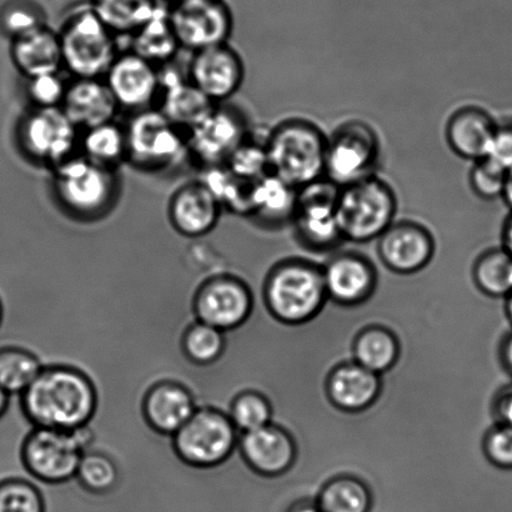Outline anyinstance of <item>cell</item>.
Masks as SVG:
<instances>
[{
  "label": "cell",
  "mask_w": 512,
  "mask_h": 512,
  "mask_svg": "<svg viewBox=\"0 0 512 512\" xmlns=\"http://www.w3.org/2000/svg\"><path fill=\"white\" fill-rule=\"evenodd\" d=\"M130 37H132L130 50L157 67L172 62L175 55L182 49L170 22L169 7H163V5H160L153 17Z\"/></svg>",
  "instance_id": "obj_29"
},
{
  "label": "cell",
  "mask_w": 512,
  "mask_h": 512,
  "mask_svg": "<svg viewBox=\"0 0 512 512\" xmlns=\"http://www.w3.org/2000/svg\"><path fill=\"white\" fill-rule=\"evenodd\" d=\"M398 197L378 175L339 189L338 219L345 242H376L396 222Z\"/></svg>",
  "instance_id": "obj_6"
},
{
  "label": "cell",
  "mask_w": 512,
  "mask_h": 512,
  "mask_svg": "<svg viewBox=\"0 0 512 512\" xmlns=\"http://www.w3.org/2000/svg\"><path fill=\"white\" fill-rule=\"evenodd\" d=\"M12 59L25 78L59 73L63 68L62 48L58 32L47 24L13 39Z\"/></svg>",
  "instance_id": "obj_27"
},
{
  "label": "cell",
  "mask_w": 512,
  "mask_h": 512,
  "mask_svg": "<svg viewBox=\"0 0 512 512\" xmlns=\"http://www.w3.org/2000/svg\"><path fill=\"white\" fill-rule=\"evenodd\" d=\"M376 242L381 263L399 275L424 270L433 261L436 252L433 233L413 220H396Z\"/></svg>",
  "instance_id": "obj_18"
},
{
  "label": "cell",
  "mask_w": 512,
  "mask_h": 512,
  "mask_svg": "<svg viewBox=\"0 0 512 512\" xmlns=\"http://www.w3.org/2000/svg\"><path fill=\"white\" fill-rule=\"evenodd\" d=\"M20 149L30 162L50 170L75 155L80 130L60 108H34L19 122Z\"/></svg>",
  "instance_id": "obj_12"
},
{
  "label": "cell",
  "mask_w": 512,
  "mask_h": 512,
  "mask_svg": "<svg viewBox=\"0 0 512 512\" xmlns=\"http://www.w3.org/2000/svg\"><path fill=\"white\" fill-rule=\"evenodd\" d=\"M238 449L245 464L264 478L288 473L298 458L293 435L274 423L240 434Z\"/></svg>",
  "instance_id": "obj_20"
},
{
  "label": "cell",
  "mask_w": 512,
  "mask_h": 512,
  "mask_svg": "<svg viewBox=\"0 0 512 512\" xmlns=\"http://www.w3.org/2000/svg\"><path fill=\"white\" fill-rule=\"evenodd\" d=\"M58 35L63 68L74 78H104L118 57L115 34L90 3L70 10Z\"/></svg>",
  "instance_id": "obj_5"
},
{
  "label": "cell",
  "mask_w": 512,
  "mask_h": 512,
  "mask_svg": "<svg viewBox=\"0 0 512 512\" xmlns=\"http://www.w3.org/2000/svg\"><path fill=\"white\" fill-rule=\"evenodd\" d=\"M60 109L80 133L113 122L119 112L104 78H74L68 83Z\"/></svg>",
  "instance_id": "obj_22"
},
{
  "label": "cell",
  "mask_w": 512,
  "mask_h": 512,
  "mask_svg": "<svg viewBox=\"0 0 512 512\" xmlns=\"http://www.w3.org/2000/svg\"><path fill=\"white\" fill-rule=\"evenodd\" d=\"M326 294L343 306L364 304L373 296L378 273L373 263L358 253H336L323 266Z\"/></svg>",
  "instance_id": "obj_21"
},
{
  "label": "cell",
  "mask_w": 512,
  "mask_h": 512,
  "mask_svg": "<svg viewBox=\"0 0 512 512\" xmlns=\"http://www.w3.org/2000/svg\"><path fill=\"white\" fill-rule=\"evenodd\" d=\"M227 167L245 182L255 183L270 173L268 153H266L265 140L260 142L252 138L244 140L238 149L230 155Z\"/></svg>",
  "instance_id": "obj_40"
},
{
  "label": "cell",
  "mask_w": 512,
  "mask_h": 512,
  "mask_svg": "<svg viewBox=\"0 0 512 512\" xmlns=\"http://www.w3.org/2000/svg\"><path fill=\"white\" fill-rule=\"evenodd\" d=\"M501 248L512 256V212L505 219L503 230H501Z\"/></svg>",
  "instance_id": "obj_49"
},
{
  "label": "cell",
  "mask_w": 512,
  "mask_h": 512,
  "mask_svg": "<svg viewBox=\"0 0 512 512\" xmlns=\"http://www.w3.org/2000/svg\"><path fill=\"white\" fill-rule=\"evenodd\" d=\"M289 512H323L319 509L318 504L314 503H299L294 506Z\"/></svg>",
  "instance_id": "obj_52"
},
{
  "label": "cell",
  "mask_w": 512,
  "mask_h": 512,
  "mask_svg": "<svg viewBox=\"0 0 512 512\" xmlns=\"http://www.w3.org/2000/svg\"><path fill=\"white\" fill-rule=\"evenodd\" d=\"M264 300L269 313L280 323H309L329 300L323 266L304 259L280 261L266 276Z\"/></svg>",
  "instance_id": "obj_4"
},
{
  "label": "cell",
  "mask_w": 512,
  "mask_h": 512,
  "mask_svg": "<svg viewBox=\"0 0 512 512\" xmlns=\"http://www.w3.org/2000/svg\"><path fill=\"white\" fill-rule=\"evenodd\" d=\"M142 409L150 429L172 438L188 423L198 406L188 388L177 381L165 380L147 391Z\"/></svg>",
  "instance_id": "obj_23"
},
{
  "label": "cell",
  "mask_w": 512,
  "mask_h": 512,
  "mask_svg": "<svg viewBox=\"0 0 512 512\" xmlns=\"http://www.w3.org/2000/svg\"><path fill=\"white\" fill-rule=\"evenodd\" d=\"M43 368L33 351L17 345L0 346V386L10 396L22 395Z\"/></svg>",
  "instance_id": "obj_35"
},
{
  "label": "cell",
  "mask_w": 512,
  "mask_h": 512,
  "mask_svg": "<svg viewBox=\"0 0 512 512\" xmlns=\"http://www.w3.org/2000/svg\"><path fill=\"white\" fill-rule=\"evenodd\" d=\"M506 173L503 168L485 158L473 163L469 172L471 192L485 202L503 197Z\"/></svg>",
  "instance_id": "obj_42"
},
{
  "label": "cell",
  "mask_w": 512,
  "mask_h": 512,
  "mask_svg": "<svg viewBox=\"0 0 512 512\" xmlns=\"http://www.w3.org/2000/svg\"><path fill=\"white\" fill-rule=\"evenodd\" d=\"M383 389L380 375L349 361L336 366L326 379V395L331 405L349 414H359L376 403Z\"/></svg>",
  "instance_id": "obj_24"
},
{
  "label": "cell",
  "mask_w": 512,
  "mask_h": 512,
  "mask_svg": "<svg viewBox=\"0 0 512 512\" xmlns=\"http://www.w3.org/2000/svg\"><path fill=\"white\" fill-rule=\"evenodd\" d=\"M328 137L318 125L305 119H288L265 139L270 173L295 189L325 178Z\"/></svg>",
  "instance_id": "obj_3"
},
{
  "label": "cell",
  "mask_w": 512,
  "mask_h": 512,
  "mask_svg": "<svg viewBox=\"0 0 512 512\" xmlns=\"http://www.w3.org/2000/svg\"><path fill=\"white\" fill-rule=\"evenodd\" d=\"M505 300V314L506 318L510 321V324L512 326V291L511 293L506 296Z\"/></svg>",
  "instance_id": "obj_53"
},
{
  "label": "cell",
  "mask_w": 512,
  "mask_h": 512,
  "mask_svg": "<svg viewBox=\"0 0 512 512\" xmlns=\"http://www.w3.org/2000/svg\"><path fill=\"white\" fill-rule=\"evenodd\" d=\"M239 438L240 433L228 413L204 406L172 436V445L184 464L195 469H213L232 458Z\"/></svg>",
  "instance_id": "obj_9"
},
{
  "label": "cell",
  "mask_w": 512,
  "mask_h": 512,
  "mask_svg": "<svg viewBox=\"0 0 512 512\" xmlns=\"http://www.w3.org/2000/svg\"><path fill=\"white\" fill-rule=\"evenodd\" d=\"M0 512H45L43 495L30 481L4 479L0 481Z\"/></svg>",
  "instance_id": "obj_41"
},
{
  "label": "cell",
  "mask_w": 512,
  "mask_h": 512,
  "mask_svg": "<svg viewBox=\"0 0 512 512\" xmlns=\"http://www.w3.org/2000/svg\"><path fill=\"white\" fill-rule=\"evenodd\" d=\"M225 334L227 333L212 325L197 321L183 335V353L195 365L208 366L217 363L227 349Z\"/></svg>",
  "instance_id": "obj_37"
},
{
  "label": "cell",
  "mask_w": 512,
  "mask_h": 512,
  "mask_svg": "<svg viewBox=\"0 0 512 512\" xmlns=\"http://www.w3.org/2000/svg\"><path fill=\"white\" fill-rule=\"evenodd\" d=\"M68 83L59 73H48L29 78L27 94L34 108H60Z\"/></svg>",
  "instance_id": "obj_43"
},
{
  "label": "cell",
  "mask_w": 512,
  "mask_h": 512,
  "mask_svg": "<svg viewBox=\"0 0 512 512\" xmlns=\"http://www.w3.org/2000/svg\"><path fill=\"white\" fill-rule=\"evenodd\" d=\"M298 192V189L276 175L266 174L253 183L250 218L265 228H280L290 224Z\"/></svg>",
  "instance_id": "obj_28"
},
{
  "label": "cell",
  "mask_w": 512,
  "mask_h": 512,
  "mask_svg": "<svg viewBox=\"0 0 512 512\" xmlns=\"http://www.w3.org/2000/svg\"><path fill=\"white\" fill-rule=\"evenodd\" d=\"M119 109L133 114L154 108L160 97V69L129 50L118 54L104 77Z\"/></svg>",
  "instance_id": "obj_16"
},
{
  "label": "cell",
  "mask_w": 512,
  "mask_h": 512,
  "mask_svg": "<svg viewBox=\"0 0 512 512\" xmlns=\"http://www.w3.org/2000/svg\"><path fill=\"white\" fill-rule=\"evenodd\" d=\"M198 321L229 333L243 326L253 314L252 290L233 275H217L205 281L195 294Z\"/></svg>",
  "instance_id": "obj_15"
},
{
  "label": "cell",
  "mask_w": 512,
  "mask_h": 512,
  "mask_svg": "<svg viewBox=\"0 0 512 512\" xmlns=\"http://www.w3.org/2000/svg\"><path fill=\"white\" fill-rule=\"evenodd\" d=\"M128 162L142 172L162 173L189 155L187 130L157 108L133 114L127 127Z\"/></svg>",
  "instance_id": "obj_8"
},
{
  "label": "cell",
  "mask_w": 512,
  "mask_h": 512,
  "mask_svg": "<svg viewBox=\"0 0 512 512\" xmlns=\"http://www.w3.org/2000/svg\"><path fill=\"white\" fill-rule=\"evenodd\" d=\"M189 155L204 168L224 165L250 137L242 110L227 103L215 105L207 117L188 130Z\"/></svg>",
  "instance_id": "obj_13"
},
{
  "label": "cell",
  "mask_w": 512,
  "mask_h": 512,
  "mask_svg": "<svg viewBox=\"0 0 512 512\" xmlns=\"http://www.w3.org/2000/svg\"><path fill=\"white\" fill-rule=\"evenodd\" d=\"M381 154L379 135L363 120H349L328 137L325 179L343 188L375 175Z\"/></svg>",
  "instance_id": "obj_11"
},
{
  "label": "cell",
  "mask_w": 512,
  "mask_h": 512,
  "mask_svg": "<svg viewBox=\"0 0 512 512\" xmlns=\"http://www.w3.org/2000/svg\"><path fill=\"white\" fill-rule=\"evenodd\" d=\"M188 78L215 104L227 103L242 88L245 65L229 43L193 53Z\"/></svg>",
  "instance_id": "obj_17"
},
{
  "label": "cell",
  "mask_w": 512,
  "mask_h": 512,
  "mask_svg": "<svg viewBox=\"0 0 512 512\" xmlns=\"http://www.w3.org/2000/svg\"><path fill=\"white\" fill-rule=\"evenodd\" d=\"M491 411H493L495 424L512 428V383L503 386L495 394Z\"/></svg>",
  "instance_id": "obj_47"
},
{
  "label": "cell",
  "mask_w": 512,
  "mask_h": 512,
  "mask_svg": "<svg viewBox=\"0 0 512 512\" xmlns=\"http://www.w3.org/2000/svg\"><path fill=\"white\" fill-rule=\"evenodd\" d=\"M316 504L323 512H369L373 495L363 480L340 475L323 486Z\"/></svg>",
  "instance_id": "obj_34"
},
{
  "label": "cell",
  "mask_w": 512,
  "mask_h": 512,
  "mask_svg": "<svg viewBox=\"0 0 512 512\" xmlns=\"http://www.w3.org/2000/svg\"><path fill=\"white\" fill-rule=\"evenodd\" d=\"M339 187L321 179L298 192L290 225L298 243L311 253H330L345 243L338 219Z\"/></svg>",
  "instance_id": "obj_10"
},
{
  "label": "cell",
  "mask_w": 512,
  "mask_h": 512,
  "mask_svg": "<svg viewBox=\"0 0 512 512\" xmlns=\"http://www.w3.org/2000/svg\"><path fill=\"white\" fill-rule=\"evenodd\" d=\"M483 450L489 463L495 468L512 470V428L495 424L484 436Z\"/></svg>",
  "instance_id": "obj_44"
},
{
  "label": "cell",
  "mask_w": 512,
  "mask_h": 512,
  "mask_svg": "<svg viewBox=\"0 0 512 512\" xmlns=\"http://www.w3.org/2000/svg\"><path fill=\"white\" fill-rule=\"evenodd\" d=\"M95 12L112 32L132 35L159 9V0H92Z\"/></svg>",
  "instance_id": "obj_32"
},
{
  "label": "cell",
  "mask_w": 512,
  "mask_h": 512,
  "mask_svg": "<svg viewBox=\"0 0 512 512\" xmlns=\"http://www.w3.org/2000/svg\"><path fill=\"white\" fill-rule=\"evenodd\" d=\"M228 414L240 434L273 423V406L265 395L255 390H245L235 396Z\"/></svg>",
  "instance_id": "obj_39"
},
{
  "label": "cell",
  "mask_w": 512,
  "mask_h": 512,
  "mask_svg": "<svg viewBox=\"0 0 512 512\" xmlns=\"http://www.w3.org/2000/svg\"><path fill=\"white\" fill-rule=\"evenodd\" d=\"M4 304L2 298H0V328H2L3 321H4Z\"/></svg>",
  "instance_id": "obj_54"
},
{
  "label": "cell",
  "mask_w": 512,
  "mask_h": 512,
  "mask_svg": "<svg viewBox=\"0 0 512 512\" xmlns=\"http://www.w3.org/2000/svg\"><path fill=\"white\" fill-rule=\"evenodd\" d=\"M168 7L182 49L195 53L229 43L234 17L225 0H187Z\"/></svg>",
  "instance_id": "obj_14"
},
{
  "label": "cell",
  "mask_w": 512,
  "mask_h": 512,
  "mask_svg": "<svg viewBox=\"0 0 512 512\" xmlns=\"http://www.w3.org/2000/svg\"><path fill=\"white\" fill-rule=\"evenodd\" d=\"M199 179L207 185L223 210L250 218L253 183L237 177L227 165L204 168L203 177Z\"/></svg>",
  "instance_id": "obj_33"
},
{
  "label": "cell",
  "mask_w": 512,
  "mask_h": 512,
  "mask_svg": "<svg viewBox=\"0 0 512 512\" xmlns=\"http://www.w3.org/2000/svg\"><path fill=\"white\" fill-rule=\"evenodd\" d=\"M498 124L483 108L456 110L446 123L445 138L451 152L460 159L475 163L488 157Z\"/></svg>",
  "instance_id": "obj_25"
},
{
  "label": "cell",
  "mask_w": 512,
  "mask_h": 512,
  "mask_svg": "<svg viewBox=\"0 0 512 512\" xmlns=\"http://www.w3.org/2000/svg\"><path fill=\"white\" fill-rule=\"evenodd\" d=\"M20 398L33 428L73 431L89 426L98 409V391L84 371L70 365L44 366Z\"/></svg>",
  "instance_id": "obj_1"
},
{
  "label": "cell",
  "mask_w": 512,
  "mask_h": 512,
  "mask_svg": "<svg viewBox=\"0 0 512 512\" xmlns=\"http://www.w3.org/2000/svg\"><path fill=\"white\" fill-rule=\"evenodd\" d=\"M165 2H167L168 5H174V4H178V3L187 2V0H165Z\"/></svg>",
  "instance_id": "obj_55"
},
{
  "label": "cell",
  "mask_w": 512,
  "mask_h": 512,
  "mask_svg": "<svg viewBox=\"0 0 512 512\" xmlns=\"http://www.w3.org/2000/svg\"><path fill=\"white\" fill-rule=\"evenodd\" d=\"M75 479L88 493L105 495L112 493L120 481V471L110 456L88 450L80 461Z\"/></svg>",
  "instance_id": "obj_38"
},
{
  "label": "cell",
  "mask_w": 512,
  "mask_h": 512,
  "mask_svg": "<svg viewBox=\"0 0 512 512\" xmlns=\"http://www.w3.org/2000/svg\"><path fill=\"white\" fill-rule=\"evenodd\" d=\"M501 200H503L506 207H508L510 212H512V169L506 173L504 192Z\"/></svg>",
  "instance_id": "obj_50"
},
{
  "label": "cell",
  "mask_w": 512,
  "mask_h": 512,
  "mask_svg": "<svg viewBox=\"0 0 512 512\" xmlns=\"http://www.w3.org/2000/svg\"><path fill=\"white\" fill-rule=\"evenodd\" d=\"M499 359L501 366L512 378V329L500 341Z\"/></svg>",
  "instance_id": "obj_48"
},
{
  "label": "cell",
  "mask_w": 512,
  "mask_h": 512,
  "mask_svg": "<svg viewBox=\"0 0 512 512\" xmlns=\"http://www.w3.org/2000/svg\"><path fill=\"white\" fill-rule=\"evenodd\" d=\"M4 28L13 39L45 25L42 10L30 4L15 5L4 14Z\"/></svg>",
  "instance_id": "obj_45"
},
{
  "label": "cell",
  "mask_w": 512,
  "mask_h": 512,
  "mask_svg": "<svg viewBox=\"0 0 512 512\" xmlns=\"http://www.w3.org/2000/svg\"><path fill=\"white\" fill-rule=\"evenodd\" d=\"M473 278L481 293L505 299L512 291V256L501 247L486 250L475 261Z\"/></svg>",
  "instance_id": "obj_36"
},
{
  "label": "cell",
  "mask_w": 512,
  "mask_h": 512,
  "mask_svg": "<svg viewBox=\"0 0 512 512\" xmlns=\"http://www.w3.org/2000/svg\"><path fill=\"white\" fill-rule=\"evenodd\" d=\"M486 158L499 165L505 172L512 169V123L498 125Z\"/></svg>",
  "instance_id": "obj_46"
},
{
  "label": "cell",
  "mask_w": 512,
  "mask_h": 512,
  "mask_svg": "<svg viewBox=\"0 0 512 512\" xmlns=\"http://www.w3.org/2000/svg\"><path fill=\"white\" fill-rule=\"evenodd\" d=\"M400 354L401 346L398 336L384 326H369L361 330L354 340L355 363L380 376L394 368Z\"/></svg>",
  "instance_id": "obj_30"
},
{
  "label": "cell",
  "mask_w": 512,
  "mask_h": 512,
  "mask_svg": "<svg viewBox=\"0 0 512 512\" xmlns=\"http://www.w3.org/2000/svg\"><path fill=\"white\" fill-rule=\"evenodd\" d=\"M160 107L170 122L184 130L192 129L214 109L215 103L200 92L189 78L174 70H160Z\"/></svg>",
  "instance_id": "obj_26"
},
{
  "label": "cell",
  "mask_w": 512,
  "mask_h": 512,
  "mask_svg": "<svg viewBox=\"0 0 512 512\" xmlns=\"http://www.w3.org/2000/svg\"><path fill=\"white\" fill-rule=\"evenodd\" d=\"M10 405V395L0 386V420L7 414Z\"/></svg>",
  "instance_id": "obj_51"
},
{
  "label": "cell",
  "mask_w": 512,
  "mask_h": 512,
  "mask_svg": "<svg viewBox=\"0 0 512 512\" xmlns=\"http://www.w3.org/2000/svg\"><path fill=\"white\" fill-rule=\"evenodd\" d=\"M92 443L89 426L73 431L33 428L20 446V460L35 480L64 484L75 479L80 461Z\"/></svg>",
  "instance_id": "obj_7"
},
{
  "label": "cell",
  "mask_w": 512,
  "mask_h": 512,
  "mask_svg": "<svg viewBox=\"0 0 512 512\" xmlns=\"http://www.w3.org/2000/svg\"><path fill=\"white\" fill-rule=\"evenodd\" d=\"M52 190L63 212L79 222H94L112 212L120 197L117 169L75 154L52 169Z\"/></svg>",
  "instance_id": "obj_2"
},
{
  "label": "cell",
  "mask_w": 512,
  "mask_h": 512,
  "mask_svg": "<svg viewBox=\"0 0 512 512\" xmlns=\"http://www.w3.org/2000/svg\"><path fill=\"white\" fill-rule=\"evenodd\" d=\"M224 210L202 180L179 185L168 200V220L184 238H203L218 227Z\"/></svg>",
  "instance_id": "obj_19"
},
{
  "label": "cell",
  "mask_w": 512,
  "mask_h": 512,
  "mask_svg": "<svg viewBox=\"0 0 512 512\" xmlns=\"http://www.w3.org/2000/svg\"><path fill=\"white\" fill-rule=\"evenodd\" d=\"M80 154L103 167L118 169L128 162L127 129L123 125L108 122L80 133Z\"/></svg>",
  "instance_id": "obj_31"
}]
</instances>
